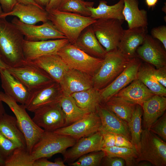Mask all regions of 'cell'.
<instances>
[{
	"label": "cell",
	"instance_id": "obj_38",
	"mask_svg": "<svg viewBox=\"0 0 166 166\" xmlns=\"http://www.w3.org/2000/svg\"><path fill=\"white\" fill-rule=\"evenodd\" d=\"M106 156L105 152L101 150L84 155L74 162L69 164L73 166H98L101 165L103 158Z\"/></svg>",
	"mask_w": 166,
	"mask_h": 166
},
{
	"label": "cell",
	"instance_id": "obj_26",
	"mask_svg": "<svg viewBox=\"0 0 166 166\" xmlns=\"http://www.w3.org/2000/svg\"><path fill=\"white\" fill-rule=\"evenodd\" d=\"M113 96L122 98L141 106L144 103L155 94L141 81L135 79Z\"/></svg>",
	"mask_w": 166,
	"mask_h": 166
},
{
	"label": "cell",
	"instance_id": "obj_50",
	"mask_svg": "<svg viewBox=\"0 0 166 166\" xmlns=\"http://www.w3.org/2000/svg\"><path fill=\"white\" fill-rule=\"evenodd\" d=\"M18 3L23 4H32L42 8L38 5L34 0H16Z\"/></svg>",
	"mask_w": 166,
	"mask_h": 166
},
{
	"label": "cell",
	"instance_id": "obj_20",
	"mask_svg": "<svg viewBox=\"0 0 166 166\" xmlns=\"http://www.w3.org/2000/svg\"><path fill=\"white\" fill-rule=\"evenodd\" d=\"M26 61L42 69L59 84L65 72L69 69L57 53L44 55Z\"/></svg>",
	"mask_w": 166,
	"mask_h": 166
},
{
	"label": "cell",
	"instance_id": "obj_22",
	"mask_svg": "<svg viewBox=\"0 0 166 166\" xmlns=\"http://www.w3.org/2000/svg\"><path fill=\"white\" fill-rule=\"evenodd\" d=\"M1 86L4 93L17 102L25 105L30 91L6 69H0Z\"/></svg>",
	"mask_w": 166,
	"mask_h": 166
},
{
	"label": "cell",
	"instance_id": "obj_15",
	"mask_svg": "<svg viewBox=\"0 0 166 166\" xmlns=\"http://www.w3.org/2000/svg\"><path fill=\"white\" fill-rule=\"evenodd\" d=\"M69 42L67 38L30 41L24 40L23 51L25 61L39 57L57 53L58 50Z\"/></svg>",
	"mask_w": 166,
	"mask_h": 166
},
{
	"label": "cell",
	"instance_id": "obj_8",
	"mask_svg": "<svg viewBox=\"0 0 166 166\" xmlns=\"http://www.w3.org/2000/svg\"><path fill=\"white\" fill-rule=\"evenodd\" d=\"M124 20L97 19L91 26L98 41L107 52L118 49L124 29Z\"/></svg>",
	"mask_w": 166,
	"mask_h": 166
},
{
	"label": "cell",
	"instance_id": "obj_41",
	"mask_svg": "<svg viewBox=\"0 0 166 166\" xmlns=\"http://www.w3.org/2000/svg\"><path fill=\"white\" fill-rule=\"evenodd\" d=\"M151 34L153 38L158 39L163 44L166 50V26L162 25L152 28Z\"/></svg>",
	"mask_w": 166,
	"mask_h": 166
},
{
	"label": "cell",
	"instance_id": "obj_47",
	"mask_svg": "<svg viewBox=\"0 0 166 166\" xmlns=\"http://www.w3.org/2000/svg\"><path fill=\"white\" fill-rule=\"evenodd\" d=\"M17 3L16 0H0L1 6L5 13L11 11Z\"/></svg>",
	"mask_w": 166,
	"mask_h": 166
},
{
	"label": "cell",
	"instance_id": "obj_2",
	"mask_svg": "<svg viewBox=\"0 0 166 166\" xmlns=\"http://www.w3.org/2000/svg\"><path fill=\"white\" fill-rule=\"evenodd\" d=\"M48 13V20L73 44L75 43L82 31L96 20L90 16L58 10Z\"/></svg>",
	"mask_w": 166,
	"mask_h": 166
},
{
	"label": "cell",
	"instance_id": "obj_9",
	"mask_svg": "<svg viewBox=\"0 0 166 166\" xmlns=\"http://www.w3.org/2000/svg\"><path fill=\"white\" fill-rule=\"evenodd\" d=\"M7 69L30 91L54 81L44 71L25 60Z\"/></svg>",
	"mask_w": 166,
	"mask_h": 166
},
{
	"label": "cell",
	"instance_id": "obj_42",
	"mask_svg": "<svg viewBox=\"0 0 166 166\" xmlns=\"http://www.w3.org/2000/svg\"><path fill=\"white\" fill-rule=\"evenodd\" d=\"M46 158H41L35 160L33 166H65L64 162L60 158L56 159L54 162L50 161Z\"/></svg>",
	"mask_w": 166,
	"mask_h": 166
},
{
	"label": "cell",
	"instance_id": "obj_11",
	"mask_svg": "<svg viewBox=\"0 0 166 166\" xmlns=\"http://www.w3.org/2000/svg\"><path fill=\"white\" fill-rule=\"evenodd\" d=\"M34 113L33 121L45 131L53 132L65 126V115L59 102L42 107Z\"/></svg>",
	"mask_w": 166,
	"mask_h": 166
},
{
	"label": "cell",
	"instance_id": "obj_14",
	"mask_svg": "<svg viewBox=\"0 0 166 166\" xmlns=\"http://www.w3.org/2000/svg\"><path fill=\"white\" fill-rule=\"evenodd\" d=\"M141 63L137 57L132 58L126 68L111 83L99 90L102 101L105 102L136 79Z\"/></svg>",
	"mask_w": 166,
	"mask_h": 166
},
{
	"label": "cell",
	"instance_id": "obj_40",
	"mask_svg": "<svg viewBox=\"0 0 166 166\" xmlns=\"http://www.w3.org/2000/svg\"><path fill=\"white\" fill-rule=\"evenodd\" d=\"M153 133L166 140V113H164L151 126L149 129Z\"/></svg>",
	"mask_w": 166,
	"mask_h": 166
},
{
	"label": "cell",
	"instance_id": "obj_3",
	"mask_svg": "<svg viewBox=\"0 0 166 166\" xmlns=\"http://www.w3.org/2000/svg\"><path fill=\"white\" fill-rule=\"evenodd\" d=\"M131 58L125 56L118 49L107 52L92 78L93 87L100 90L107 86L126 68Z\"/></svg>",
	"mask_w": 166,
	"mask_h": 166
},
{
	"label": "cell",
	"instance_id": "obj_30",
	"mask_svg": "<svg viewBox=\"0 0 166 166\" xmlns=\"http://www.w3.org/2000/svg\"><path fill=\"white\" fill-rule=\"evenodd\" d=\"M124 6L123 0H119L118 2L112 5L107 4L106 1H99L98 6L95 8L89 7L90 11V17L95 19H116L124 20L122 10Z\"/></svg>",
	"mask_w": 166,
	"mask_h": 166
},
{
	"label": "cell",
	"instance_id": "obj_37",
	"mask_svg": "<svg viewBox=\"0 0 166 166\" xmlns=\"http://www.w3.org/2000/svg\"><path fill=\"white\" fill-rule=\"evenodd\" d=\"M94 2L84 0H66L59 7L60 11L73 13L85 16H91L89 7H93Z\"/></svg>",
	"mask_w": 166,
	"mask_h": 166
},
{
	"label": "cell",
	"instance_id": "obj_48",
	"mask_svg": "<svg viewBox=\"0 0 166 166\" xmlns=\"http://www.w3.org/2000/svg\"><path fill=\"white\" fill-rule=\"evenodd\" d=\"M66 0H50L47 6L45 8L47 12L58 10L61 5Z\"/></svg>",
	"mask_w": 166,
	"mask_h": 166
},
{
	"label": "cell",
	"instance_id": "obj_56",
	"mask_svg": "<svg viewBox=\"0 0 166 166\" xmlns=\"http://www.w3.org/2000/svg\"><path fill=\"white\" fill-rule=\"evenodd\" d=\"M3 12V11L1 6H0V14Z\"/></svg>",
	"mask_w": 166,
	"mask_h": 166
},
{
	"label": "cell",
	"instance_id": "obj_36",
	"mask_svg": "<svg viewBox=\"0 0 166 166\" xmlns=\"http://www.w3.org/2000/svg\"><path fill=\"white\" fill-rule=\"evenodd\" d=\"M34 161L26 147H18L4 160V166H33Z\"/></svg>",
	"mask_w": 166,
	"mask_h": 166
},
{
	"label": "cell",
	"instance_id": "obj_51",
	"mask_svg": "<svg viewBox=\"0 0 166 166\" xmlns=\"http://www.w3.org/2000/svg\"><path fill=\"white\" fill-rule=\"evenodd\" d=\"M158 0H145L147 6L150 8L154 7L157 3Z\"/></svg>",
	"mask_w": 166,
	"mask_h": 166
},
{
	"label": "cell",
	"instance_id": "obj_18",
	"mask_svg": "<svg viewBox=\"0 0 166 166\" xmlns=\"http://www.w3.org/2000/svg\"><path fill=\"white\" fill-rule=\"evenodd\" d=\"M14 16L26 24L35 25L48 20V13L44 8L32 4H23L17 3L12 10L8 13L3 12L0 14V18Z\"/></svg>",
	"mask_w": 166,
	"mask_h": 166
},
{
	"label": "cell",
	"instance_id": "obj_1",
	"mask_svg": "<svg viewBox=\"0 0 166 166\" xmlns=\"http://www.w3.org/2000/svg\"><path fill=\"white\" fill-rule=\"evenodd\" d=\"M6 18H0V57L9 67H14L25 61L22 47L24 38Z\"/></svg>",
	"mask_w": 166,
	"mask_h": 166
},
{
	"label": "cell",
	"instance_id": "obj_16",
	"mask_svg": "<svg viewBox=\"0 0 166 166\" xmlns=\"http://www.w3.org/2000/svg\"><path fill=\"white\" fill-rule=\"evenodd\" d=\"M166 50L155 38L147 34L137 49L136 56L157 69L166 66Z\"/></svg>",
	"mask_w": 166,
	"mask_h": 166
},
{
	"label": "cell",
	"instance_id": "obj_17",
	"mask_svg": "<svg viewBox=\"0 0 166 166\" xmlns=\"http://www.w3.org/2000/svg\"><path fill=\"white\" fill-rule=\"evenodd\" d=\"M102 136L101 131L78 140L62 153L64 161H72L88 153L101 150Z\"/></svg>",
	"mask_w": 166,
	"mask_h": 166
},
{
	"label": "cell",
	"instance_id": "obj_32",
	"mask_svg": "<svg viewBox=\"0 0 166 166\" xmlns=\"http://www.w3.org/2000/svg\"><path fill=\"white\" fill-rule=\"evenodd\" d=\"M105 107L127 124L129 121L136 104L122 98L113 96L105 102Z\"/></svg>",
	"mask_w": 166,
	"mask_h": 166
},
{
	"label": "cell",
	"instance_id": "obj_27",
	"mask_svg": "<svg viewBox=\"0 0 166 166\" xmlns=\"http://www.w3.org/2000/svg\"><path fill=\"white\" fill-rule=\"evenodd\" d=\"M122 14L128 28L147 27V12L139 8L137 0H123Z\"/></svg>",
	"mask_w": 166,
	"mask_h": 166
},
{
	"label": "cell",
	"instance_id": "obj_53",
	"mask_svg": "<svg viewBox=\"0 0 166 166\" xmlns=\"http://www.w3.org/2000/svg\"><path fill=\"white\" fill-rule=\"evenodd\" d=\"M6 113L2 104V102L0 100V118Z\"/></svg>",
	"mask_w": 166,
	"mask_h": 166
},
{
	"label": "cell",
	"instance_id": "obj_21",
	"mask_svg": "<svg viewBox=\"0 0 166 166\" xmlns=\"http://www.w3.org/2000/svg\"><path fill=\"white\" fill-rule=\"evenodd\" d=\"M101 121L100 131L121 135L131 141V135L127 124L105 106L100 105L97 112Z\"/></svg>",
	"mask_w": 166,
	"mask_h": 166
},
{
	"label": "cell",
	"instance_id": "obj_31",
	"mask_svg": "<svg viewBox=\"0 0 166 166\" xmlns=\"http://www.w3.org/2000/svg\"><path fill=\"white\" fill-rule=\"evenodd\" d=\"M154 68L147 63H141L136 79L141 81L155 95L166 96V88L161 85L154 74Z\"/></svg>",
	"mask_w": 166,
	"mask_h": 166
},
{
	"label": "cell",
	"instance_id": "obj_25",
	"mask_svg": "<svg viewBox=\"0 0 166 166\" xmlns=\"http://www.w3.org/2000/svg\"><path fill=\"white\" fill-rule=\"evenodd\" d=\"M91 25L82 31L73 45L91 56L103 59L107 52L98 41Z\"/></svg>",
	"mask_w": 166,
	"mask_h": 166
},
{
	"label": "cell",
	"instance_id": "obj_12",
	"mask_svg": "<svg viewBox=\"0 0 166 166\" xmlns=\"http://www.w3.org/2000/svg\"><path fill=\"white\" fill-rule=\"evenodd\" d=\"M101 126V119L97 113H91L76 122L53 132L70 136L77 141L100 131Z\"/></svg>",
	"mask_w": 166,
	"mask_h": 166
},
{
	"label": "cell",
	"instance_id": "obj_54",
	"mask_svg": "<svg viewBox=\"0 0 166 166\" xmlns=\"http://www.w3.org/2000/svg\"><path fill=\"white\" fill-rule=\"evenodd\" d=\"M9 66L3 61L0 57V69H7Z\"/></svg>",
	"mask_w": 166,
	"mask_h": 166
},
{
	"label": "cell",
	"instance_id": "obj_7",
	"mask_svg": "<svg viewBox=\"0 0 166 166\" xmlns=\"http://www.w3.org/2000/svg\"><path fill=\"white\" fill-rule=\"evenodd\" d=\"M69 69L94 75L101 65L103 59L91 56L69 42L57 52Z\"/></svg>",
	"mask_w": 166,
	"mask_h": 166
},
{
	"label": "cell",
	"instance_id": "obj_39",
	"mask_svg": "<svg viewBox=\"0 0 166 166\" xmlns=\"http://www.w3.org/2000/svg\"><path fill=\"white\" fill-rule=\"evenodd\" d=\"M18 147L0 132V158L5 160Z\"/></svg>",
	"mask_w": 166,
	"mask_h": 166
},
{
	"label": "cell",
	"instance_id": "obj_10",
	"mask_svg": "<svg viewBox=\"0 0 166 166\" xmlns=\"http://www.w3.org/2000/svg\"><path fill=\"white\" fill-rule=\"evenodd\" d=\"M11 22L27 41H38L67 38L49 21L39 25H30L22 22L15 17Z\"/></svg>",
	"mask_w": 166,
	"mask_h": 166
},
{
	"label": "cell",
	"instance_id": "obj_34",
	"mask_svg": "<svg viewBox=\"0 0 166 166\" xmlns=\"http://www.w3.org/2000/svg\"><path fill=\"white\" fill-rule=\"evenodd\" d=\"M101 150L105 152L106 156L123 159L127 166H135L136 160L138 156L137 149L135 147L129 148L115 146L102 148Z\"/></svg>",
	"mask_w": 166,
	"mask_h": 166
},
{
	"label": "cell",
	"instance_id": "obj_4",
	"mask_svg": "<svg viewBox=\"0 0 166 166\" xmlns=\"http://www.w3.org/2000/svg\"><path fill=\"white\" fill-rule=\"evenodd\" d=\"M0 100L6 104L14 114L18 126L25 137L27 150L30 153L45 130L34 122L27 112L24 105H19L2 91H0Z\"/></svg>",
	"mask_w": 166,
	"mask_h": 166
},
{
	"label": "cell",
	"instance_id": "obj_5",
	"mask_svg": "<svg viewBox=\"0 0 166 166\" xmlns=\"http://www.w3.org/2000/svg\"><path fill=\"white\" fill-rule=\"evenodd\" d=\"M137 150L138 156L135 164L147 161L153 166L166 165V142L149 130H143Z\"/></svg>",
	"mask_w": 166,
	"mask_h": 166
},
{
	"label": "cell",
	"instance_id": "obj_44",
	"mask_svg": "<svg viewBox=\"0 0 166 166\" xmlns=\"http://www.w3.org/2000/svg\"><path fill=\"white\" fill-rule=\"evenodd\" d=\"M101 131L102 136V148L115 146V134L109 132Z\"/></svg>",
	"mask_w": 166,
	"mask_h": 166
},
{
	"label": "cell",
	"instance_id": "obj_46",
	"mask_svg": "<svg viewBox=\"0 0 166 166\" xmlns=\"http://www.w3.org/2000/svg\"><path fill=\"white\" fill-rule=\"evenodd\" d=\"M115 146L129 148H132L135 147L132 144L130 140L125 137L116 134H115Z\"/></svg>",
	"mask_w": 166,
	"mask_h": 166
},
{
	"label": "cell",
	"instance_id": "obj_35",
	"mask_svg": "<svg viewBox=\"0 0 166 166\" xmlns=\"http://www.w3.org/2000/svg\"><path fill=\"white\" fill-rule=\"evenodd\" d=\"M142 113V106L136 105L132 116L127 124L131 135V142L137 149L143 131L141 125Z\"/></svg>",
	"mask_w": 166,
	"mask_h": 166
},
{
	"label": "cell",
	"instance_id": "obj_23",
	"mask_svg": "<svg viewBox=\"0 0 166 166\" xmlns=\"http://www.w3.org/2000/svg\"><path fill=\"white\" fill-rule=\"evenodd\" d=\"M147 28L138 27L124 30L118 49L128 57H136V49L144 41L147 34Z\"/></svg>",
	"mask_w": 166,
	"mask_h": 166
},
{
	"label": "cell",
	"instance_id": "obj_43",
	"mask_svg": "<svg viewBox=\"0 0 166 166\" xmlns=\"http://www.w3.org/2000/svg\"><path fill=\"white\" fill-rule=\"evenodd\" d=\"M125 162L123 159L117 157L105 156L102 159L101 165L105 166H124Z\"/></svg>",
	"mask_w": 166,
	"mask_h": 166
},
{
	"label": "cell",
	"instance_id": "obj_29",
	"mask_svg": "<svg viewBox=\"0 0 166 166\" xmlns=\"http://www.w3.org/2000/svg\"><path fill=\"white\" fill-rule=\"evenodd\" d=\"M70 95L78 106L88 113L96 112L102 102L99 90L93 87Z\"/></svg>",
	"mask_w": 166,
	"mask_h": 166
},
{
	"label": "cell",
	"instance_id": "obj_45",
	"mask_svg": "<svg viewBox=\"0 0 166 166\" xmlns=\"http://www.w3.org/2000/svg\"><path fill=\"white\" fill-rule=\"evenodd\" d=\"M154 74L158 82L166 87V66L154 69Z\"/></svg>",
	"mask_w": 166,
	"mask_h": 166
},
{
	"label": "cell",
	"instance_id": "obj_24",
	"mask_svg": "<svg viewBox=\"0 0 166 166\" xmlns=\"http://www.w3.org/2000/svg\"><path fill=\"white\" fill-rule=\"evenodd\" d=\"M143 112V126L149 129L152 125L164 113L166 109L165 97L154 95L142 106Z\"/></svg>",
	"mask_w": 166,
	"mask_h": 166
},
{
	"label": "cell",
	"instance_id": "obj_28",
	"mask_svg": "<svg viewBox=\"0 0 166 166\" xmlns=\"http://www.w3.org/2000/svg\"><path fill=\"white\" fill-rule=\"evenodd\" d=\"M0 132L18 147H26L24 136L15 117L5 113L0 118Z\"/></svg>",
	"mask_w": 166,
	"mask_h": 166
},
{
	"label": "cell",
	"instance_id": "obj_52",
	"mask_svg": "<svg viewBox=\"0 0 166 166\" xmlns=\"http://www.w3.org/2000/svg\"><path fill=\"white\" fill-rule=\"evenodd\" d=\"M135 165L138 166H151L152 165L151 163L148 161H142L136 163Z\"/></svg>",
	"mask_w": 166,
	"mask_h": 166
},
{
	"label": "cell",
	"instance_id": "obj_19",
	"mask_svg": "<svg viewBox=\"0 0 166 166\" xmlns=\"http://www.w3.org/2000/svg\"><path fill=\"white\" fill-rule=\"evenodd\" d=\"M59 84L62 94L66 96L93 87L92 79L89 75L71 69L65 72Z\"/></svg>",
	"mask_w": 166,
	"mask_h": 166
},
{
	"label": "cell",
	"instance_id": "obj_13",
	"mask_svg": "<svg viewBox=\"0 0 166 166\" xmlns=\"http://www.w3.org/2000/svg\"><path fill=\"white\" fill-rule=\"evenodd\" d=\"M59 84L55 81L30 91L24 105L26 109L34 112L45 105L59 102L62 95Z\"/></svg>",
	"mask_w": 166,
	"mask_h": 166
},
{
	"label": "cell",
	"instance_id": "obj_33",
	"mask_svg": "<svg viewBox=\"0 0 166 166\" xmlns=\"http://www.w3.org/2000/svg\"><path fill=\"white\" fill-rule=\"evenodd\" d=\"M59 103L65 115V126L76 122L89 113L80 108L71 95L62 94Z\"/></svg>",
	"mask_w": 166,
	"mask_h": 166
},
{
	"label": "cell",
	"instance_id": "obj_55",
	"mask_svg": "<svg viewBox=\"0 0 166 166\" xmlns=\"http://www.w3.org/2000/svg\"><path fill=\"white\" fill-rule=\"evenodd\" d=\"M0 166H4V160L0 158Z\"/></svg>",
	"mask_w": 166,
	"mask_h": 166
},
{
	"label": "cell",
	"instance_id": "obj_49",
	"mask_svg": "<svg viewBox=\"0 0 166 166\" xmlns=\"http://www.w3.org/2000/svg\"><path fill=\"white\" fill-rule=\"evenodd\" d=\"M39 6L44 8L49 3L50 0H34Z\"/></svg>",
	"mask_w": 166,
	"mask_h": 166
},
{
	"label": "cell",
	"instance_id": "obj_6",
	"mask_svg": "<svg viewBox=\"0 0 166 166\" xmlns=\"http://www.w3.org/2000/svg\"><path fill=\"white\" fill-rule=\"evenodd\" d=\"M77 141L69 136L45 131L30 154L34 160L41 158H48L57 153L62 154Z\"/></svg>",
	"mask_w": 166,
	"mask_h": 166
}]
</instances>
